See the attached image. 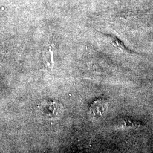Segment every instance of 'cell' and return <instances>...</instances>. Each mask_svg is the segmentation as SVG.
<instances>
[{"label": "cell", "mask_w": 153, "mask_h": 153, "mask_svg": "<svg viewBox=\"0 0 153 153\" xmlns=\"http://www.w3.org/2000/svg\"><path fill=\"white\" fill-rule=\"evenodd\" d=\"M117 126L123 129H141L144 128V126L140 122L132 120L128 118L120 119Z\"/></svg>", "instance_id": "obj_1"}]
</instances>
